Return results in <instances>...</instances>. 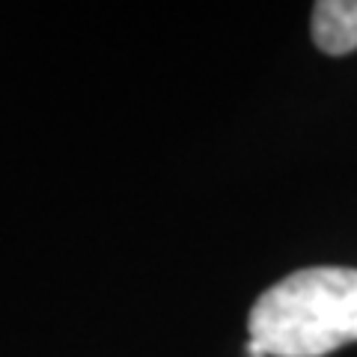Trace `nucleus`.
<instances>
[{
    "instance_id": "obj_1",
    "label": "nucleus",
    "mask_w": 357,
    "mask_h": 357,
    "mask_svg": "<svg viewBox=\"0 0 357 357\" xmlns=\"http://www.w3.org/2000/svg\"><path fill=\"white\" fill-rule=\"evenodd\" d=\"M250 340L268 357H321L357 342V268H301L256 298Z\"/></svg>"
},
{
    "instance_id": "obj_2",
    "label": "nucleus",
    "mask_w": 357,
    "mask_h": 357,
    "mask_svg": "<svg viewBox=\"0 0 357 357\" xmlns=\"http://www.w3.org/2000/svg\"><path fill=\"white\" fill-rule=\"evenodd\" d=\"M312 42L331 57L357 51V0H319L312 6Z\"/></svg>"
},
{
    "instance_id": "obj_3",
    "label": "nucleus",
    "mask_w": 357,
    "mask_h": 357,
    "mask_svg": "<svg viewBox=\"0 0 357 357\" xmlns=\"http://www.w3.org/2000/svg\"><path fill=\"white\" fill-rule=\"evenodd\" d=\"M244 357H268V354L262 351V345H259V342H253V340H250L248 345H244Z\"/></svg>"
}]
</instances>
